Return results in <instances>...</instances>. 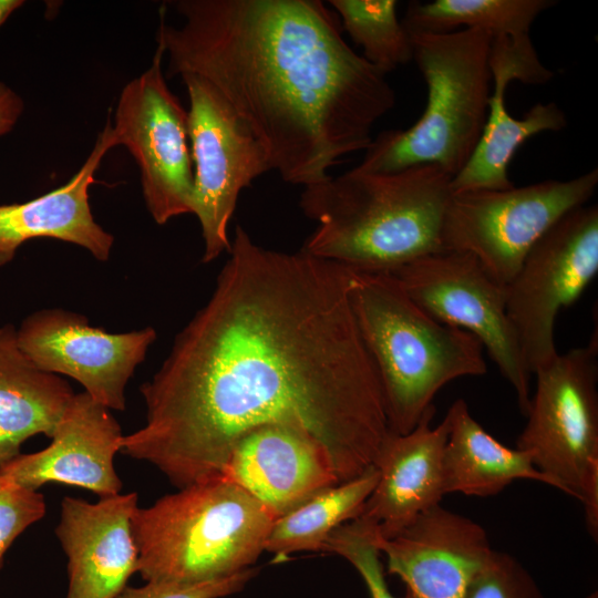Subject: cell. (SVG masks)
<instances>
[{
    "label": "cell",
    "mask_w": 598,
    "mask_h": 598,
    "mask_svg": "<svg viewBox=\"0 0 598 598\" xmlns=\"http://www.w3.org/2000/svg\"><path fill=\"white\" fill-rule=\"evenodd\" d=\"M206 303L140 388L145 423L121 453L177 488L218 477L236 440L265 424L305 430L340 483L373 466L390 429L360 336L353 270L257 245L237 225Z\"/></svg>",
    "instance_id": "1"
},
{
    "label": "cell",
    "mask_w": 598,
    "mask_h": 598,
    "mask_svg": "<svg viewBox=\"0 0 598 598\" xmlns=\"http://www.w3.org/2000/svg\"><path fill=\"white\" fill-rule=\"evenodd\" d=\"M181 27L163 17L157 47L168 78L210 83L265 147L283 182L327 179L365 151L395 105L386 74L343 39L320 0H175Z\"/></svg>",
    "instance_id": "2"
},
{
    "label": "cell",
    "mask_w": 598,
    "mask_h": 598,
    "mask_svg": "<svg viewBox=\"0 0 598 598\" xmlns=\"http://www.w3.org/2000/svg\"><path fill=\"white\" fill-rule=\"evenodd\" d=\"M452 178L435 164L390 173L354 167L305 186L299 205L317 227L301 251L374 274L440 251Z\"/></svg>",
    "instance_id": "3"
},
{
    "label": "cell",
    "mask_w": 598,
    "mask_h": 598,
    "mask_svg": "<svg viewBox=\"0 0 598 598\" xmlns=\"http://www.w3.org/2000/svg\"><path fill=\"white\" fill-rule=\"evenodd\" d=\"M350 300L393 433L411 432L448 382L486 373L478 339L434 319L389 275L354 271Z\"/></svg>",
    "instance_id": "4"
},
{
    "label": "cell",
    "mask_w": 598,
    "mask_h": 598,
    "mask_svg": "<svg viewBox=\"0 0 598 598\" xmlns=\"http://www.w3.org/2000/svg\"><path fill=\"white\" fill-rule=\"evenodd\" d=\"M276 517L218 476L166 494L132 515L137 573L145 581L197 584L251 568Z\"/></svg>",
    "instance_id": "5"
},
{
    "label": "cell",
    "mask_w": 598,
    "mask_h": 598,
    "mask_svg": "<svg viewBox=\"0 0 598 598\" xmlns=\"http://www.w3.org/2000/svg\"><path fill=\"white\" fill-rule=\"evenodd\" d=\"M427 87L420 118L405 130H385L372 138L359 171L390 173L435 164L454 177L468 162L486 124L493 79L492 35L464 29L409 33Z\"/></svg>",
    "instance_id": "6"
},
{
    "label": "cell",
    "mask_w": 598,
    "mask_h": 598,
    "mask_svg": "<svg viewBox=\"0 0 598 598\" xmlns=\"http://www.w3.org/2000/svg\"><path fill=\"white\" fill-rule=\"evenodd\" d=\"M527 422L517 439L551 486L579 501L598 534V341L558 353L535 373Z\"/></svg>",
    "instance_id": "7"
},
{
    "label": "cell",
    "mask_w": 598,
    "mask_h": 598,
    "mask_svg": "<svg viewBox=\"0 0 598 598\" xmlns=\"http://www.w3.org/2000/svg\"><path fill=\"white\" fill-rule=\"evenodd\" d=\"M597 185L594 168L568 181L452 193L441 249L471 254L506 288L538 239L565 214L586 205Z\"/></svg>",
    "instance_id": "8"
},
{
    "label": "cell",
    "mask_w": 598,
    "mask_h": 598,
    "mask_svg": "<svg viewBox=\"0 0 598 598\" xmlns=\"http://www.w3.org/2000/svg\"><path fill=\"white\" fill-rule=\"evenodd\" d=\"M598 272V207L582 205L558 219L532 247L506 286V311L532 375L558 351L554 327Z\"/></svg>",
    "instance_id": "9"
},
{
    "label": "cell",
    "mask_w": 598,
    "mask_h": 598,
    "mask_svg": "<svg viewBox=\"0 0 598 598\" xmlns=\"http://www.w3.org/2000/svg\"><path fill=\"white\" fill-rule=\"evenodd\" d=\"M182 79L189 97L192 214L202 229V261L208 264L230 249L227 230L241 190L272 167L262 144L210 83L194 74Z\"/></svg>",
    "instance_id": "10"
},
{
    "label": "cell",
    "mask_w": 598,
    "mask_h": 598,
    "mask_svg": "<svg viewBox=\"0 0 598 598\" xmlns=\"http://www.w3.org/2000/svg\"><path fill=\"white\" fill-rule=\"evenodd\" d=\"M386 275L434 319L478 339L514 389L526 416L530 374L507 316L505 287L474 256L454 250L424 255Z\"/></svg>",
    "instance_id": "11"
},
{
    "label": "cell",
    "mask_w": 598,
    "mask_h": 598,
    "mask_svg": "<svg viewBox=\"0 0 598 598\" xmlns=\"http://www.w3.org/2000/svg\"><path fill=\"white\" fill-rule=\"evenodd\" d=\"M157 47L150 68L122 90L111 125L115 146L124 145L141 172L143 197L154 221L192 214L194 166L188 112L168 89Z\"/></svg>",
    "instance_id": "12"
},
{
    "label": "cell",
    "mask_w": 598,
    "mask_h": 598,
    "mask_svg": "<svg viewBox=\"0 0 598 598\" xmlns=\"http://www.w3.org/2000/svg\"><path fill=\"white\" fill-rule=\"evenodd\" d=\"M22 351L43 371L78 381L111 411L125 409V388L157 338L153 327L107 332L83 315L45 308L17 328Z\"/></svg>",
    "instance_id": "13"
},
{
    "label": "cell",
    "mask_w": 598,
    "mask_h": 598,
    "mask_svg": "<svg viewBox=\"0 0 598 598\" xmlns=\"http://www.w3.org/2000/svg\"><path fill=\"white\" fill-rule=\"evenodd\" d=\"M489 68L493 86L486 124L468 162L452 178V193L513 187L508 165L518 147L535 134L567 126L566 115L555 102L537 103L522 118L506 110L505 92L512 81L539 85L554 76L540 62L529 35L493 37Z\"/></svg>",
    "instance_id": "14"
},
{
    "label": "cell",
    "mask_w": 598,
    "mask_h": 598,
    "mask_svg": "<svg viewBox=\"0 0 598 598\" xmlns=\"http://www.w3.org/2000/svg\"><path fill=\"white\" fill-rule=\"evenodd\" d=\"M377 546L411 598H463L494 553L478 523L441 504L391 538L377 529Z\"/></svg>",
    "instance_id": "15"
},
{
    "label": "cell",
    "mask_w": 598,
    "mask_h": 598,
    "mask_svg": "<svg viewBox=\"0 0 598 598\" xmlns=\"http://www.w3.org/2000/svg\"><path fill=\"white\" fill-rule=\"evenodd\" d=\"M124 434L112 411L84 391L74 393L45 448L19 454L0 467V474L38 491L47 483L89 489L101 497L121 493L114 466Z\"/></svg>",
    "instance_id": "16"
},
{
    "label": "cell",
    "mask_w": 598,
    "mask_h": 598,
    "mask_svg": "<svg viewBox=\"0 0 598 598\" xmlns=\"http://www.w3.org/2000/svg\"><path fill=\"white\" fill-rule=\"evenodd\" d=\"M220 476L276 518L340 483L327 450L305 430L285 424L260 425L239 436Z\"/></svg>",
    "instance_id": "17"
},
{
    "label": "cell",
    "mask_w": 598,
    "mask_h": 598,
    "mask_svg": "<svg viewBox=\"0 0 598 598\" xmlns=\"http://www.w3.org/2000/svg\"><path fill=\"white\" fill-rule=\"evenodd\" d=\"M135 492L96 503L65 496L55 535L68 558L65 598H115L137 573L132 515Z\"/></svg>",
    "instance_id": "18"
},
{
    "label": "cell",
    "mask_w": 598,
    "mask_h": 598,
    "mask_svg": "<svg viewBox=\"0 0 598 598\" xmlns=\"http://www.w3.org/2000/svg\"><path fill=\"white\" fill-rule=\"evenodd\" d=\"M434 413L433 406L406 434L392 433L375 460L378 482L360 517L374 523L382 538L395 536L445 495L442 457L448 421L432 427Z\"/></svg>",
    "instance_id": "19"
},
{
    "label": "cell",
    "mask_w": 598,
    "mask_h": 598,
    "mask_svg": "<svg viewBox=\"0 0 598 598\" xmlns=\"http://www.w3.org/2000/svg\"><path fill=\"white\" fill-rule=\"evenodd\" d=\"M113 147L107 123L84 164L64 185L24 203L0 205V267L11 262L25 241L42 237L78 245L99 261L110 258L114 237L95 221L89 188Z\"/></svg>",
    "instance_id": "20"
},
{
    "label": "cell",
    "mask_w": 598,
    "mask_h": 598,
    "mask_svg": "<svg viewBox=\"0 0 598 598\" xmlns=\"http://www.w3.org/2000/svg\"><path fill=\"white\" fill-rule=\"evenodd\" d=\"M73 395L65 379L43 371L22 351L13 324L1 326L0 465L19 455L29 437H51Z\"/></svg>",
    "instance_id": "21"
},
{
    "label": "cell",
    "mask_w": 598,
    "mask_h": 598,
    "mask_svg": "<svg viewBox=\"0 0 598 598\" xmlns=\"http://www.w3.org/2000/svg\"><path fill=\"white\" fill-rule=\"evenodd\" d=\"M445 417L448 435L443 451L442 472L445 495L493 496L516 480H530L551 486L530 456L494 439L472 416L463 399L454 401Z\"/></svg>",
    "instance_id": "22"
},
{
    "label": "cell",
    "mask_w": 598,
    "mask_h": 598,
    "mask_svg": "<svg viewBox=\"0 0 598 598\" xmlns=\"http://www.w3.org/2000/svg\"><path fill=\"white\" fill-rule=\"evenodd\" d=\"M378 470L336 484L275 519L265 542V551L283 561L300 551H322L329 536L341 525L360 516L378 482Z\"/></svg>",
    "instance_id": "23"
},
{
    "label": "cell",
    "mask_w": 598,
    "mask_h": 598,
    "mask_svg": "<svg viewBox=\"0 0 598 598\" xmlns=\"http://www.w3.org/2000/svg\"><path fill=\"white\" fill-rule=\"evenodd\" d=\"M553 0H434L411 1L401 20L409 33H447L464 29L492 38L529 35L535 19L555 6Z\"/></svg>",
    "instance_id": "24"
},
{
    "label": "cell",
    "mask_w": 598,
    "mask_h": 598,
    "mask_svg": "<svg viewBox=\"0 0 598 598\" xmlns=\"http://www.w3.org/2000/svg\"><path fill=\"white\" fill-rule=\"evenodd\" d=\"M328 3L370 64L388 74L412 61L411 37L398 19V1L330 0Z\"/></svg>",
    "instance_id": "25"
},
{
    "label": "cell",
    "mask_w": 598,
    "mask_h": 598,
    "mask_svg": "<svg viewBox=\"0 0 598 598\" xmlns=\"http://www.w3.org/2000/svg\"><path fill=\"white\" fill-rule=\"evenodd\" d=\"M348 560L359 573L371 598H411L394 596L388 585L381 553L377 546V526L357 517L338 527L327 539L323 550Z\"/></svg>",
    "instance_id": "26"
},
{
    "label": "cell",
    "mask_w": 598,
    "mask_h": 598,
    "mask_svg": "<svg viewBox=\"0 0 598 598\" xmlns=\"http://www.w3.org/2000/svg\"><path fill=\"white\" fill-rule=\"evenodd\" d=\"M463 598H545L532 575L511 555L494 550Z\"/></svg>",
    "instance_id": "27"
},
{
    "label": "cell",
    "mask_w": 598,
    "mask_h": 598,
    "mask_svg": "<svg viewBox=\"0 0 598 598\" xmlns=\"http://www.w3.org/2000/svg\"><path fill=\"white\" fill-rule=\"evenodd\" d=\"M45 511L41 493L0 474V567L4 554L17 537L42 519Z\"/></svg>",
    "instance_id": "28"
},
{
    "label": "cell",
    "mask_w": 598,
    "mask_h": 598,
    "mask_svg": "<svg viewBox=\"0 0 598 598\" xmlns=\"http://www.w3.org/2000/svg\"><path fill=\"white\" fill-rule=\"evenodd\" d=\"M257 573L251 567L225 578L197 584L145 581L140 587L126 586L115 598H224L241 591Z\"/></svg>",
    "instance_id": "29"
},
{
    "label": "cell",
    "mask_w": 598,
    "mask_h": 598,
    "mask_svg": "<svg viewBox=\"0 0 598 598\" xmlns=\"http://www.w3.org/2000/svg\"><path fill=\"white\" fill-rule=\"evenodd\" d=\"M22 112V99L0 81V136L13 128Z\"/></svg>",
    "instance_id": "30"
},
{
    "label": "cell",
    "mask_w": 598,
    "mask_h": 598,
    "mask_svg": "<svg viewBox=\"0 0 598 598\" xmlns=\"http://www.w3.org/2000/svg\"><path fill=\"white\" fill-rule=\"evenodd\" d=\"M23 3L24 1L21 0H0V27L6 22L9 16Z\"/></svg>",
    "instance_id": "31"
},
{
    "label": "cell",
    "mask_w": 598,
    "mask_h": 598,
    "mask_svg": "<svg viewBox=\"0 0 598 598\" xmlns=\"http://www.w3.org/2000/svg\"><path fill=\"white\" fill-rule=\"evenodd\" d=\"M1 466V465H0Z\"/></svg>",
    "instance_id": "32"
}]
</instances>
